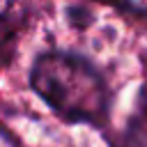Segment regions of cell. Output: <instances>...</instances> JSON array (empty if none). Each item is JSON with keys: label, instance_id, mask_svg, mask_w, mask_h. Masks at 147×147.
Instances as JSON below:
<instances>
[{"label": "cell", "instance_id": "cell-1", "mask_svg": "<svg viewBox=\"0 0 147 147\" xmlns=\"http://www.w3.org/2000/svg\"><path fill=\"white\" fill-rule=\"evenodd\" d=\"M32 92L67 124L103 129L110 117V87L83 55L46 51L30 67Z\"/></svg>", "mask_w": 147, "mask_h": 147}, {"label": "cell", "instance_id": "cell-2", "mask_svg": "<svg viewBox=\"0 0 147 147\" xmlns=\"http://www.w3.org/2000/svg\"><path fill=\"white\" fill-rule=\"evenodd\" d=\"M115 147H147V83L140 87L136 108L129 115Z\"/></svg>", "mask_w": 147, "mask_h": 147}, {"label": "cell", "instance_id": "cell-3", "mask_svg": "<svg viewBox=\"0 0 147 147\" xmlns=\"http://www.w3.org/2000/svg\"><path fill=\"white\" fill-rule=\"evenodd\" d=\"M25 9L28 5H23V0H0V37H7L21 28L28 14Z\"/></svg>", "mask_w": 147, "mask_h": 147}]
</instances>
